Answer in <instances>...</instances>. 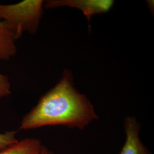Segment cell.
<instances>
[{"mask_svg": "<svg viewBox=\"0 0 154 154\" xmlns=\"http://www.w3.org/2000/svg\"><path fill=\"white\" fill-rule=\"evenodd\" d=\"M98 119L93 105L74 88L72 72L66 69L59 82L42 95L37 105L23 117L20 129L63 126L84 130Z\"/></svg>", "mask_w": 154, "mask_h": 154, "instance_id": "1", "label": "cell"}, {"mask_svg": "<svg viewBox=\"0 0 154 154\" xmlns=\"http://www.w3.org/2000/svg\"><path fill=\"white\" fill-rule=\"evenodd\" d=\"M124 127L126 138L119 154H152L140 140V125L135 117H126Z\"/></svg>", "mask_w": 154, "mask_h": 154, "instance_id": "4", "label": "cell"}, {"mask_svg": "<svg viewBox=\"0 0 154 154\" xmlns=\"http://www.w3.org/2000/svg\"><path fill=\"white\" fill-rule=\"evenodd\" d=\"M114 2L112 0H50L44 2V6L46 9L60 6L75 8L82 11L90 22L93 15L107 12Z\"/></svg>", "mask_w": 154, "mask_h": 154, "instance_id": "3", "label": "cell"}, {"mask_svg": "<svg viewBox=\"0 0 154 154\" xmlns=\"http://www.w3.org/2000/svg\"><path fill=\"white\" fill-rule=\"evenodd\" d=\"M11 94V84L9 77L0 74V98L9 96Z\"/></svg>", "mask_w": 154, "mask_h": 154, "instance_id": "8", "label": "cell"}, {"mask_svg": "<svg viewBox=\"0 0 154 154\" xmlns=\"http://www.w3.org/2000/svg\"><path fill=\"white\" fill-rule=\"evenodd\" d=\"M43 145L37 139L26 138L0 151V154H40Z\"/></svg>", "mask_w": 154, "mask_h": 154, "instance_id": "6", "label": "cell"}, {"mask_svg": "<svg viewBox=\"0 0 154 154\" xmlns=\"http://www.w3.org/2000/svg\"><path fill=\"white\" fill-rule=\"evenodd\" d=\"M44 1L26 0L11 5L0 4V21L5 22L16 39L25 32L35 34L43 14Z\"/></svg>", "mask_w": 154, "mask_h": 154, "instance_id": "2", "label": "cell"}, {"mask_svg": "<svg viewBox=\"0 0 154 154\" xmlns=\"http://www.w3.org/2000/svg\"><path fill=\"white\" fill-rule=\"evenodd\" d=\"M16 131H10L0 133V151L17 143Z\"/></svg>", "mask_w": 154, "mask_h": 154, "instance_id": "7", "label": "cell"}, {"mask_svg": "<svg viewBox=\"0 0 154 154\" xmlns=\"http://www.w3.org/2000/svg\"><path fill=\"white\" fill-rule=\"evenodd\" d=\"M40 154H54L52 152H51L50 150L47 149L45 146H43V147L41 150Z\"/></svg>", "mask_w": 154, "mask_h": 154, "instance_id": "9", "label": "cell"}, {"mask_svg": "<svg viewBox=\"0 0 154 154\" xmlns=\"http://www.w3.org/2000/svg\"><path fill=\"white\" fill-rule=\"evenodd\" d=\"M16 41L5 22L0 21V60L8 61L16 54Z\"/></svg>", "mask_w": 154, "mask_h": 154, "instance_id": "5", "label": "cell"}]
</instances>
